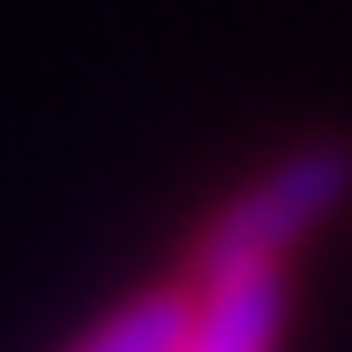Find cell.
I'll return each instance as SVG.
<instances>
[{"mask_svg": "<svg viewBox=\"0 0 352 352\" xmlns=\"http://www.w3.org/2000/svg\"><path fill=\"white\" fill-rule=\"evenodd\" d=\"M345 198H352V147L345 140L294 147L286 162H272L250 191H235L198 228L184 286L228 279V272H250V264H286V250H301Z\"/></svg>", "mask_w": 352, "mask_h": 352, "instance_id": "obj_1", "label": "cell"}, {"mask_svg": "<svg viewBox=\"0 0 352 352\" xmlns=\"http://www.w3.org/2000/svg\"><path fill=\"white\" fill-rule=\"evenodd\" d=\"M279 330H286V264H250V272L191 286L176 352H279Z\"/></svg>", "mask_w": 352, "mask_h": 352, "instance_id": "obj_2", "label": "cell"}, {"mask_svg": "<svg viewBox=\"0 0 352 352\" xmlns=\"http://www.w3.org/2000/svg\"><path fill=\"white\" fill-rule=\"evenodd\" d=\"M184 316H191V286H154V294L125 301L118 316H103L74 352H176Z\"/></svg>", "mask_w": 352, "mask_h": 352, "instance_id": "obj_3", "label": "cell"}]
</instances>
